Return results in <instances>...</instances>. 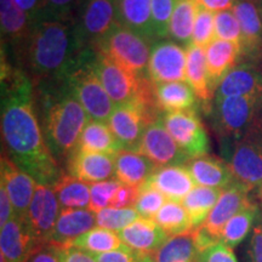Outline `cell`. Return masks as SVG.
Returning <instances> with one entry per match:
<instances>
[{
    "label": "cell",
    "instance_id": "obj_1",
    "mask_svg": "<svg viewBox=\"0 0 262 262\" xmlns=\"http://www.w3.org/2000/svg\"><path fill=\"white\" fill-rule=\"evenodd\" d=\"M2 140L5 155L37 183L54 186L62 170L42 135L32 80L2 48Z\"/></svg>",
    "mask_w": 262,
    "mask_h": 262
},
{
    "label": "cell",
    "instance_id": "obj_2",
    "mask_svg": "<svg viewBox=\"0 0 262 262\" xmlns=\"http://www.w3.org/2000/svg\"><path fill=\"white\" fill-rule=\"evenodd\" d=\"M93 49L86 48L75 28L74 17L39 15L27 39L12 50L14 62L33 86L60 84Z\"/></svg>",
    "mask_w": 262,
    "mask_h": 262
},
{
    "label": "cell",
    "instance_id": "obj_3",
    "mask_svg": "<svg viewBox=\"0 0 262 262\" xmlns=\"http://www.w3.org/2000/svg\"><path fill=\"white\" fill-rule=\"evenodd\" d=\"M44 136L57 160L70 158L90 118L64 81L34 89Z\"/></svg>",
    "mask_w": 262,
    "mask_h": 262
},
{
    "label": "cell",
    "instance_id": "obj_4",
    "mask_svg": "<svg viewBox=\"0 0 262 262\" xmlns=\"http://www.w3.org/2000/svg\"><path fill=\"white\" fill-rule=\"evenodd\" d=\"M206 113L222 143L242 139L262 117V96L214 98Z\"/></svg>",
    "mask_w": 262,
    "mask_h": 262
},
{
    "label": "cell",
    "instance_id": "obj_5",
    "mask_svg": "<svg viewBox=\"0 0 262 262\" xmlns=\"http://www.w3.org/2000/svg\"><path fill=\"white\" fill-rule=\"evenodd\" d=\"M234 180L262 202V117L242 139L222 143Z\"/></svg>",
    "mask_w": 262,
    "mask_h": 262
},
{
    "label": "cell",
    "instance_id": "obj_6",
    "mask_svg": "<svg viewBox=\"0 0 262 262\" xmlns=\"http://www.w3.org/2000/svg\"><path fill=\"white\" fill-rule=\"evenodd\" d=\"M95 51L91 50L64 80L71 94L79 101L90 119L108 122L116 104L107 94L94 67Z\"/></svg>",
    "mask_w": 262,
    "mask_h": 262
},
{
    "label": "cell",
    "instance_id": "obj_7",
    "mask_svg": "<svg viewBox=\"0 0 262 262\" xmlns=\"http://www.w3.org/2000/svg\"><path fill=\"white\" fill-rule=\"evenodd\" d=\"M148 39L118 25L93 50L101 51L136 77L147 74L150 55Z\"/></svg>",
    "mask_w": 262,
    "mask_h": 262
},
{
    "label": "cell",
    "instance_id": "obj_8",
    "mask_svg": "<svg viewBox=\"0 0 262 262\" xmlns=\"http://www.w3.org/2000/svg\"><path fill=\"white\" fill-rule=\"evenodd\" d=\"M74 24L83 44L94 49L119 25L114 0H83L74 14Z\"/></svg>",
    "mask_w": 262,
    "mask_h": 262
},
{
    "label": "cell",
    "instance_id": "obj_9",
    "mask_svg": "<svg viewBox=\"0 0 262 262\" xmlns=\"http://www.w3.org/2000/svg\"><path fill=\"white\" fill-rule=\"evenodd\" d=\"M162 120L170 135L189 159L208 155L210 141L196 108L164 113Z\"/></svg>",
    "mask_w": 262,
    "mask_h": 262
},
{
    "label": "cell",
    "instance_id": "obj_10",
    "mask_svg": "<svg viewBox=\"0 0 262 262\" xmlns=\"http://www.w3.org/2000/svg\"><path fill=\"white\" fill-rule=\"evenodd\" d=\"M94 67L116 106L136 102L141 77H136L101 51H95Z\"/></svg>",
    "mask_w": 262,
    "mask_h": 262
},
{
    "label": "cell",
    "instance_id": "obj_11",
    "mask_svg": "<svg viewBox=\"0 0 262 262\" xmlns=\"http://www.w3.org/2000/svg\"><path fill=\"white\" fill-rule=\"evenodd\" d=\"M187 50L172 40H158L150 47L147 74L156 85L187 81Z\"/></svg>",
    "mask_w": 262,
    "mask_h": 262
},
{
    "label": "cell",
    "instance_id": "obj_12",
    "mask_svg": "<svg viewBox=\"0 0 262 262\" xmlns=\"http://www.w3.org/2000/svg\"><path fill=\"white\" fill-rule=\"evenodd\" d=\"M136 152L147 157L157 168L186 165L191 160L166 130L162 116L147 126Z\"/></svg>",
    "mask_w": 262,
    "mask_h": 262
},
{
    "label": "cell",
    "instance_id": "obj_13",
    "mask_svg": "<svg viewBox=\"0 0 262 262\" xmlns=\"http://www.w3.org/2000/svg\"><path fill=\"white\" fill-rule=\"evenodd\" d=\"M60 202L52 186L38 183L25 226L35 243H49L60 216Z\"/></svg>",
    "mask_w": 262,
    "mask_h": 262
},
{
    "label": "cell",
    "instance_id": "obj_14",
    "mask_svg": "<svg viewBox=\"0 0 262 262\" xmlns=\"http://www.w3.org/2000/svg\"><path fill=\"white\" fill-rule=\"evenodd\" d=\"M153 122L156 120L140 104L134 102L116 106L107 123L123 149L136 152L143 133Z\"/></svg>",
    "mask_w": 262,
    "mask_h": 262
},
{
    "label": "cell",
    "instance_id": "obj_15",
    "mask_svg": "<svg viewBox=\"0 0 262 262\" xmlns=\"http://www.w3.org/2000/svg\"><path fill=\"white\" fill-rule=\"evenodd\" d=\"M0 182L4 183L8 194L14 206L15 216L25 224L29 205L34 196L37 181L18 168L16 164L3 152L0 162Z\"/></svg>",
    "mask_w": 262,
    "mask_h": 262
},
{
    "label": "cell",
    "instance_id": "obj_16",
    "mask_svg": "<svg viewBox=\"0 0 262 262\" xmlns=\"http://www.w3.org/2000/svg\"><path fill=\"white\" fill-rule=\"evenodd\" d=\"M251 192L247 187L235 181L222 191L220 198L214 206L204 224L199 226L216 242H221V233L225 226L233 216L248 205L253 199Z\"/></svg>",
    "mask_w": 262,
    "mask_h": 262
},
{
    "label": "cell",
    "instance_id": "obj_17",
    "mask_svg": "<svg viewBox=\"0 0 262 262\" xmlns=\"http://www.w3.org/2000/svg\"><path fill=\"white\" fill-rule=\"evenodd\" d=\"M262 96V66L254 60H241L222 79L214 98Z\"/></svg>",
    "mask_w": 262,
    "mask_h": 262
},
{
    "label": "cell",
    "instance_id": "obj_18",
    "mask_svg": "<svg viewBox=\"0 0 262 262\" xmlns=\"http://www.w3.org/2000/svg\"><path fill=\"white\" fill-rule=\"evenodd\" d=\"M67 171L88 183L106 181L116 176V156L75 149L67 159Z\"/></svg>",
    "mask_w": 262,
    "mask_h": 262
},
{
    "label": "cell",
    "instance_id": "obj_19",
    "mask_svg": "<svg viewBox=\"0 0 262 262\" xmlns=\"http://www.w3.org/2000/svg\"><path fill=\"white\" fill-rule=\"evenodd\" d=\"M232 11L242 29V60L253 58L262 50V17L257 2L235 0Z\"/></svg>",
    "mask_w": 262,
    "mask_h": 262
},
{
    "label": "cell",
    "instance_id": "obj_20",
    "mask_svg": "<svg viewBox=\"0 0 262 262\" xmlns=\"http://www.w3.org/2000/svg\"><path fill=\"white\" fill-rule=\"evenodd\" d=\"M205 60L209 81L216 93L222 79L241 62L242 47L215 38L205 49Z\"/></svg>",
    "mask_w": 262,
    "mask_h": 262
},
{
    "label": "cell",
    "instance_id": "obj_21",
    "mask_svg": "<svg viewBox=\"0 0 262 262\" xmlns=\"http://www.w3.org/2000/svg\"><path fill=\"white\" fill-rule=\"evenodd\" d=\"M143 185L155 187L162 192L168 201L178 203H182L196 186L186 165L158 168Z\"/></svg>",
    "mask_w": 262,
    "mask_h": 262
},
{
    "label": "cell",
    "instance_id": "obj_22",
    "mask_svg": "<svg viewBox=\"0 0 262 262\" xmlns=\"http://www.w3.org/2000/svg\"><path fill=\"white\" fill-rule=\"evenodd\" d=\"M96 226V214L89 209H61L49 243L60 248L71 247L75 239Z\"/></svg>",
    "mask_w": 262,
    "mask_h": 262
},
{
    "label": "cell",
    "instance_id": "obj_23",
    "mask_svg": "<svg viewBox=\"0 0 262 262\" xmlns=\"http://www.w3.org/2000/svg\"><path fill=\"white\" fill-rule=\"evenodd\" d=\"M123 244L143 255H153L169 239V235L150 219L140 217L118 232Z\"/></svg>",
    "mask_w": 262,
    "mask_h": 262
},
{
    "label": "cell",
    "instance_id": "obj_24",
    "mask_svg": "<svg viewBox=\"0 0 262 262\" xmlns=\"http://www.w3.org/2000/svg\"><path fill=\"white\" fill-rule=\"evenodd\" d=\"M186 166L196 186L225 189L235 182L227 162L216 157L206 155L191 159Z\"/></svg>",
    "mask_w": 262,
    "mask_h": 262
},
{
    "label": "cell",
    "instance_id": "obj_25",
    "mask_svg": "<svg viewBox=\"0 0 262 262\" xmlns=\"http://www.w3.org/2000/svg\"><path fill=\"white\" fill-rule=\"evenodd\" d=\"M37 244L16 216L0 227V255L8 262H26Z\"/></svg>",
    "mask_w": 262,
    "mask_h": 262
},
{
    "label": "cell",
    "instance_id": "obj_26",
    "mask_svg": "<svg viewBox=\"0 0 262 262\" xmlns=\"http://www.w3.org/2000/svg\"><path fill=\"white\" fill-rule=\"evenodd\" d=\"M0 24H2V45L12 47V50L24 42L29 35L32 21L14 0H0Z\"/></svg>",
    "mask_w": 262,
    "mask_h": 262
},
{
    "label": "cell",
    "instance_id": "obj_27",
    "mask_svg": "<svg viewBox=\"0 0 262 262\" xmlns=\"http://www.w3.org/2000/svg\"><path fill=\"white\" fill-rule=\"evenodd\" d=\"M118 24L155 44L150 0H114Z\"/></svg>",
    "mask_w": 262,
    "mask_h": 262
},
{
    "label": "cell",
    "instance_id": "obj_28",
    "mask_svg": "<svg viewBox=\"0 0 262 262\" xmlns=\"http://www.w3.org/2000/svg\"><path fill=\"white\" fill-rule=\"evenodd\" d=\"M186 50H187V68H186L187 83L194 90L196 98L203 102L206 112L214 101L215 91L211 89L208 71H206L205 49L191 44Z\"/></svg>",
    "mask_w": 262,
    "mask_h": 262
},
{
    "label": "cell",
    "instance_id": "obj_29",
    "mask_svg": "<svg viewBox=\"0 0 262 262\" xmlns=\"http://www.w3.org/2000/svg\"><path fill=\"white\" fill-rule=\"evenodd\" d=\"M158 169L147 157L122 149L116 156V179L123 185L141 187Z\"/></svg>",
    "mask_w": 262,
    "mask_h": 262
},
{
    "label": "cell",
    "instance_id": "obj_30",
    "mask_svg": "<svg viewBox=\"0 0 262 262\" xmlns=\"http://www.w3.org/2000/svg\"><path fill=\"white\" fill-rule=\"evenodd\" d=\"M77 149L83 152L117 156L123 147L108 124L90 119L81 133Z\"/></svg>",
    "mask_w": 262,
    "mask_h": 262
},
{
    "label": "cell",
    "instance_id": "obj_31",
    "mask_svg": "<svg viewBox=\"0 0 262 262\" xmlns=\"http://www.w3.org/2000/svg\"><path fill=\"white\" fill-rule=\"evenodd\" d=\"M156 94L162 114L196 108L195 93L187 81L158 84Z\"/></svg>",
    "mask_w": 262,
    "mask_h": 262
},
{
    "label": "cell",
    "instance_id": "obj_32",
    "mask_svg": "<svg viewBox=\"0 0 262 262\" xmlns=\"http://www.w3.org/2000/svg\"><path fill=\"white\" fill-rule=\"evenodd\" d=\"M201 250L195 242L194 232L169 237L155 254L156 262H196Z\"/></svg>",
    "mask_w": 262,
    "mask_h": 262
},
{
    "label": "cell",
    "instance_id": "obj_33",
    "mask_svg": "<svg viewBox=\"0 0 262 262\" xmlns=\"http://www.w3.org/2000/svg\"><path fill=\"white\" fill-rule=\"evenodd\" d=\"M196 0H181L178 2L173 9L172 16L169 24V37L178 44H182L187 49L192 44L193 29L196 11H198Z\"/></svg>",
    "mask_w": 262,
    "mask_h": 262
},
{
    "label": "cell",
    "instance_id": "obj_34",
    "mask_svg": "<svg viewBox=\"0 0 262 262\" xmlns=\"http://www.w3.org/2000/svg\"><path fill=\"white\" fill-rule=\"evenodd\" d=\"M222 191L224 189L195 186L183 199L181 204L187 211L193 228H198L204 224L220 198Z\"/></svg>",
    "mask_w": 262,
    "mask_h": 262
},
{
    "label": "cell",
    "instance_id": "obj_35",
    "mask_svg": "<svg viewBox=\"0 0 262 262\" xmlns=\"http://www.w3.org/2000/svg\"><path fill=\"white\" fill-rule=\"evenodd\" d=\"M62 209H89L90 185L71 176L62 173L52 186Z\"/></svg>",
    "mask_w": 262,
    "mask_h": 262
},
{
    "label": "cell",
    "instance_id": "obj_36",
    "mask_svg": "<svg viewBox=\"0 0 262 262\" xmlns=\"http://www.w3.org/2000/svg\"><path fill=\"white\" fill-rule=\"evenodd\" d=\"M260 215L257 203L251 201L227 222L221 233V242L229 248H235L247 238Z\"/></svg>",
    "mask_w": 262,
    "mask_h": 262
},
{
    "label": "cell",
    "instance_id": "obj_37",
    "mask_svg": "<svg viewBox=\"0 0 262 262\" xmlns=\"http://www.w3.org/2000/svg\"><path fill=\"white\" fill-rule=\"evenodd\" d=\"M153 221L165 232L169 237H175L193 231L189 216L181 203L168 201L155 216Z\"/></svg>",
    "mask_w": 262,
    "mask_h": 262
},
{
    "label": "cell",
    "instance_id": "obj_38",
    "mask_svg": "<svg viewBox=\"0 0 262 262\" xmlns=\"http://www.w3.org/2000/svg\"><path fill=\"white\" fill-rule=\"evenodd\" d=\"M123 245L122 239L119 238L117 232L96 226L85 234L80 235L78 239H75L71 247L81 249L88 253L96 255L116 250Z\"/></svg>",
    "mask_w": 262,
    "mask_h": 262
},
{
    "label": "cell",
    "instance_id": "obj_39",
    "mask_svg": "<svg viewBox=\"0 0 262 262\" xmlns=\"http://www.w3.org/2000/svg\"><path fill=\"white\" fill-rule=\"evenodd\" d=\"M141 216L135 208L116 209L107 208L96 214V224L98 227L111 229L113 232H120L123 228L135 222Z\"/></svg>",
    "mask_w": 262,
    "mask_h": 262
},
{
    "label": "cell",
    "instance_id": "obj_40",
    "mask_svg": "<svg viewBox=\"0 0 262 262\" xmlns=\"http://www.w3.org/2000/svg\"><path fill=\"white\" fill-rule=\"evenodd\" d=\"M175 0H150L152 11V27L155 41L163 40L169 34V24L171 18Z\"/></svg>",
    "mask_w": 262,
    "mask_h": 262
},
{
    "label": "cell",
    "instance_id": "obj_41",
    "mask_svg": "<svg viewBox=\"0 0 262 262\" xmlns=\"http://www.w3.org/2000/svg\"><path fill=\"white\" fill-rule=\"evenodd\" d=\"M123 183L117 179L106 180L90 185V204L89 210L95 214L100 212L103 209L110 208L112 201Z\"/></svg>",
    "mask_w": 262,
    "mask_h": 262
},
{
    "label": "cell",
    "instance_id": "obj_42",
    "mask_svg": "<svg viewBox=\"0 0 262 262\" xmlns=\"http://www.w3.org/2000/svg\"><path fill=\"white\" fill-rule=\"evenodd\" d=\"M215 39V14L201 5L196 11L194 29H193L192 45L206 49Z\"/></svg>",
    "mask_w": 262,
    "mask_h": 262
},
{
    "label": "cell",
    "instance_id": "obj_43",
    "mask_svg": "<svg viewBox=\"0 0 262 262\" xmlns=\"http://www.w3.org/2000/svg\"><path fill=\"white\" fill-rule=\"evenodd\" d=\"M168 199L164 196L162 192L150 186H141L140 195L134 208L139 212L141 217L150 219L153 220L158 211L163 208Z\"/></svg>",
    "mask_w": 262,
    "mask_h": 262
},
{
    "label": "cell",
    "instance_id": "obj_44",
    "mask_svg": "<svg viewBox=\"0 0 262 262\" xmlns=\"http://www.w3.org/2000/svg\"><path fill=\"white\" fill-rule=\"evenodd\" d=\"M215 38L242 44V29L232 10L215 14ZM242 47V45H241Z\"/></svg>",
    "mask_w": 262,
    "mask_h": 262
},
{
    "label": "cell",
    "instance_id": "obj_45",
    "mask_svg": "<svg viewBox=\"0 0 262 262\" xmlns=\"http://www.w3.org/2000/svg\"><path fill=\"white\" fill-rule=\"evenodd\" d=\"M81 2L83 0H41V11L39 15L74 17Z\"/></svg>",
    "mask_w": 262,
    "mask_h": 262
},
{
    "label": "cell",
    "instance_id": "obj_46",
    "mask_svg": "<svg viewBox=\"0 0 262 262\" xmlns=\"http://www.w3.org/2000/svg\"><path fill=\"white\" fill-rule=\"evenodd\" d=\"M198 262H238V260L233 249L222 242H217L202 251Z\"/></svg>",
    "mask_w": 262,
    "mask_h": 262
},
{
    "label": "cell",
    "instance_id": "obj_47",
    "mask_svg": "<svg viewBox=\"0 0 262 262\" xmlns=\"http://www.w3.org/2000/svg\"><path fill=\"white\" fill-rule=\"evenodd\" d=\"M143 256L145 255L133 250L131 248L126 247L125 244L123 247L116 249V250L94 255L96 262H140Z\"/></svg>",
    "mask_w": 262,
    "mask_h": 262
},
{
    "label": "cell",
    "instance_id": "obj_48",
    "mask_svg": "<svg viewBox=\"0 0 262 262\" xmlns=\"http://www.w3.org/2000/svg\"><path fill=\"white\" fill-rule=\"evenodd\" d=\"M61 248L51 243L35 245L26 262H61Z\"/></svg>",
    "mask_w": 262,
    "mask_h": 262
},
{
    "label": "cell",
    "instance_id": "obj_49",
    "mask_svg": "<svg viewBox=\"0 0 262 262\" xmlns=\"http://www.w3.org/2000/svg\"><path fill=\"white\" fill-rule=\"evenodd\" d=\"M141 187H136V186H127L122 185L118 192L114 195L112 204L110 208L116 209H126V208H134L137 202V198L140 195Z\"/></svg>",
    "mask_w": 262,
    "mask_h": 262
},
{
    "label": "cell",
    "instance_id": "obj_50",
    "mask_svg": "<svg viewBox=\"0 0 262 262\" xmlns=\"http://www.w3.org/2000/svg\"><path fill=\"white\" fill-rule=\"evenodd\" d=\"M249 257L250 262H262V219L258 224L254 226L253 234L249 247Z\"/></svg>",
    "mask_w": 262,
    "mask_h": 262
},
{
    "label": "cell",
    "instance_id": "obj_51",
    "mask_svg": "<svg viewBox=\"0 0 262 262\" xmlns=\"http://www.w3.org/2000/svg\"><path fill=\"white\" fill-rule=\"evenodd\" d=\"M15 216L14 206L8 194L4 183L0 182V227L8 224Z\"/></svg>",
    "mask_w": 262,
    "mask_h": 262
},
{
    "label": "cell",
    "instance_id": "obj_52",
    "mask_svg": "<svg viewBox=\"0 0 262 262\" xmlns=\"http://www.w3.org/2000/svg\"><path fill=\"white\" fill-rule=\"evenodd\" d=\"M61 262H96L94 255L74 247L61 248Z\"/></svg>",
    "mask_w": 262,
    "mask_h": 262
},
{
    "label": "cell",
    "instance_id": "obj_53",
    "mask_svg": "<svg viewBox=\"0 0 262 262\" xmlns=\"http://www.w3.org/2000/svg\"><path fill=\"white\" fill-rule=\"evenodd\" d=\"M235 0H196L198 5L211 12H220L232 10Z\"/></svg>",
    "mask_w": 262,
    "mask_h": 262
},
{
    "label": "cell",
    "instance_id": "obj_54",
    "mask_svg": "<svg viewBox=\"0 0 262 262\" xmlns=\"http://www.w3.org/2000/svg\"><path fill=\"white\" fill-rule=\"evenodd\" d=\"M19 9L24 10L33 22L41 11V0H14Z\"/></svg>",
    "mask_w": 262,
    "mask_h": 262
},
{
    "label": "cell",
    "instance_id": "obj_55",
    "mask_svg": "<svg viewBox=\"0 0 262 262\" xmlns=\"http://www.w3.org/2000/svg\"><path fill=\"white\" fill-rule=\"evenodd\" d=\"M140 262H156V260H155V257L152 256V255H145V256H143V258Z\"/></svg>",
    "mask_w": 262,
    "mask_h": 262
},
{
    "label": "cell",
    "instance_id": "obj_56",
    "mask_svg": "<svg viewBox=\"0 0 262 262\" xmlns=\"http://www.w3.org/2000/svg\"><path fill=\"white\" fill-rule=\"evenodd\" d=\"M257 4H258V9H260L261 17H262V0H257Z\"/></svg>",
    "mask_w": 262,
    "mask_h": 262
},
{
    "label": "cell",
    "instance_id": "obj_57",
    "mask_svg": "<svg viewBox=\"0 0 262 262\" xmlns=\"http://www.w3.org/2000/svg\"><path fill=\"white\" fill-rule=\"evenodd\" d=\"M175 2H176V3H178V2H181V0H175Z\"/></svg>",
    "mask_w": 262,
    "mask_h": 262
},
{
    "label": "cell",
    "instance_id": "obj_58",
    "mask_svg": "<svg viewBox=\"0 0 262 262\" xmlns=\"http://www.w3.org/2000/svg\"><path fill=\"white\" fill-rule=\"evenodd\" d=\"M262 203V202H261ZM261 219H262V210H261Z\"/></svg>",
    "mask_w": 262,
    "mask_h": 262
},
{
    "label": "cell",
    "instance_id": "obj_59",
    "mask_svg": "<svg viewBox=\"0 0 262 262\" xmlns=\"http://www.w3.org/2000/svg\"><path fill=\"white\" fill-rule=\"evenodd\" d=\"M196 262H198V261H196Z\"/></svg>",
    "mask_w": 262,
    "mask_h": 262
}]
</instances>
